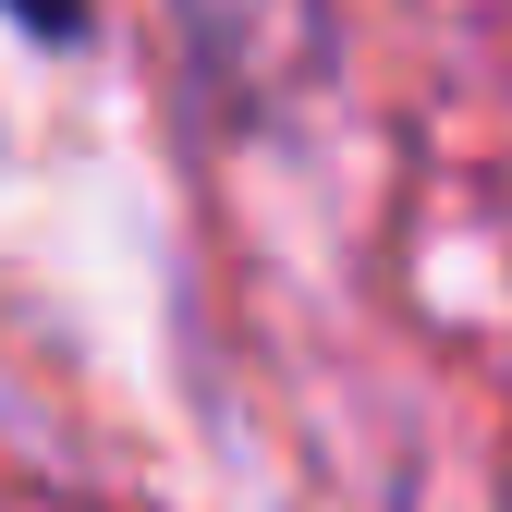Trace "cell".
Here are the masks:
<instances>
[{"label":"cell","mask_w":512,"mask_h":512,"mask_svg":"<svg viewBox=\"0 0 512 512\" xmlns=\"http://www.w3.org/2000/svg\"><path fill=\"white\" fill-rule=\"evenodd\" d=\"M171 25H183V61H196L208 110L220 122H256V110H281L317 74L330 0H171Z\"/></svg>","instance_id":"6da1fadb"},{"label":"cell","mask_w":512,"mask_h":512,"mask_svg":"<svg viewBox=\"0 0 512 512\" xmlns=\"http://www.w3.org/2000/svg\"><path fill=\"white\" fill-rule=\"evenodd\" d=\"M0 13H13L37 49H74V37H86V0H0Z\"/></svg>","instance_id":"7a4b0ae2"}]
</instances>
